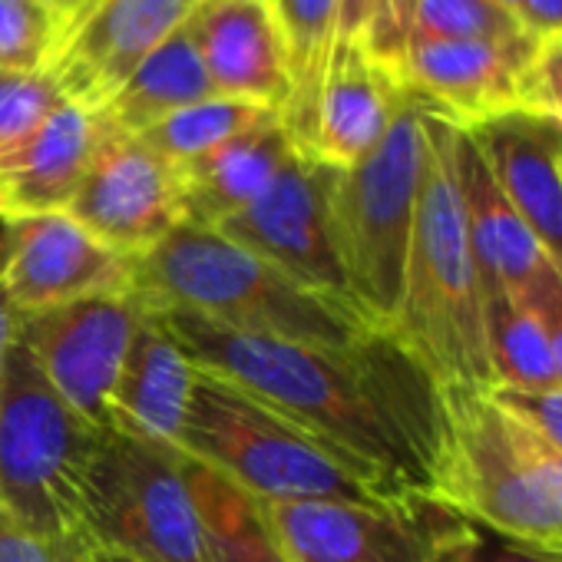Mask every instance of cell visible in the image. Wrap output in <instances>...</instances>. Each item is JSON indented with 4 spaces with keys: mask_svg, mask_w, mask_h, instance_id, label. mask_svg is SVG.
<instances>
[{
    "mask_svg": "<svg viewBox=\"0 0 562 562\" xmlns=\"http://www.w3.org/2000/svg\"><path fill=\"white\" fill-rule=\"evenodd\" d=\"M153 312L202 374L427 499L440 391L391 331L378 328L351 348H322L228 331L176 308Z\"/></svg>",
    "mask_w": 562,
    "mask_h": 562,
    "instance_id": "6da1fadb",
    "label": "cell"
},
{
    "mask_svg": "<svg viewBox=\"0 0 562 562\" xmlns=\"http://www.w3.org/2000/svg\"><path fill=\"white\" fill-rule=\"evenodd\" d=\"M424 176L391 335L437 391H493L483 292L453 169V123L424 113Z\"/></svg>",
    "mask_w": 562,
    "mask_h": 562,
    "instance_id": "7a4b0ae2",
    "label": "cell"
},
{
    "mask_svg": "<svg viewBox=\"0 0 562 562\" xmlns=\"http://www.w3.org/2000/svg\"><path fill=\"white\" fill-rule=\"evenodd\" d=\"M133 295L149 308H176L228 331L299 345L351 348L378 331L364 315L315 295L222 232L192 222L133 258Z\"/></svg>",
    "mask_w": 562,
    "mask_h": 562,
    "instance_id": "3957f363",
    "label": "cell"
},
{
    "mask_svg": "<svg viewBox=\"0 0 562 562\" xmlns=\"http://www.w3.org/2000/svg\"><path fill=\"white\" fill-rule=\"evenodd\" d=\"M437 506L516 546H562V453L496 391H440Z\"/></svg>",
    "mask_w": 562,
    "mask_h": 562,
    "instance_id": "277c9868",
    "label": "cell"
},
{
    "mask_svg": "<svg viewBox=\"0 0 562 562\" xmlns=\"http://www.w3.org/2000/svg\"><path fill=\"white\" fill-rule=\"evenodd\" d=\"M179 453L255 503L420 499L322 437L199 371Z\"/></svg>",
    "mask_w": 562,
    "mask_h": 562,
    "instance_id": "5b68a950",
    "label": "cell"
},
{
    "mask_svg": "<svg viewBox=\"0 0 562 562\" xmlns=\"http://www.w3.org/2000/svg\"><path fill=\"white\" fill-rule=\"evenodd\" d=\"M100 440L103 430L80 417L14 341L0 387V506L50 542L90 546L83 506Z\"/></svg>",
    "mask_w": 562,
    "mask_h": 562,
    "instance_id": "8992f818",
    "label": "cell"
},
{
    "mask_svg": "<svg viewBox=\"0 0 562 562\" xmlns=\"http://www.w3.org/2000/svg\"><path fill=\"white\" fill-rule=\"evenodd\" d=\"M424 106L404 93L384 139L351 169H335L328 209L355 305L378 328L394 325L424 176Z\"/></svg>",
    "mask_w": 562,
    "mask_h": 562,
    "instance_id": "52a82bcc",
    "label": "cell"
},
{
    "mask_svg": "<svg viewBox=\"0 0 562 562\" xmlns=\"http://www.w3.org/2000/svg\"><path fill=\"white\" fill-rule=\"evenodd\" d=\"M87 542L136 562H209L186 457L103 434L83 506Z\"/></svg>",
    "mask_w": 562,
    "mask_h": 562,
    "instance_id": "ba28073f",
    "label": "cell"
},
{
    "mask_svg": "<svg viewBox=\"0 0 562 562\" xmlns=\"http://www.w3.org/2000/svg\"><path fill=\"white\" fill-rule=\"evenodd\" d=\"M285 562H440L470 522L434 499L258 503Z\"/></svg>",
    "mask_w": 562,
    "mask_h": 562,
    "instance_id": "9c48e42d",
    "label": "cell"
},
{
    "mask_svg": "<svg viewBox=\"0 0 562 562\" xmlns=\"http://www.w3.org/2000/svg\"><path fill=\"white\" fill-rule=\"evenodd\" d=\"M331 176L335 169L295 153L248 209L218 222L215 232L292 274L315 295L364 315L351 299L331 235Z\"/></svg>",
    "mask_w": 562,
    "mask_h": 562,
    "instance_id": "30bf717a",
    "label": "cell"
},
{
    "mask_svg": "<svg viewBox=\"0 0 562 562\" xmlns=\"http://www.w3.org/2000/svg\"><path fill=\"white\" fill-rule=\"evenodd\" d=\"M143 318L136 295L87 299L41 315H21L18 341L47 384L97 430L110 434V394Z\"/></svg>",
    "mask_w": 562,
    "mask_h": 562,
    "instance_id": "8fae6325",
    "label": "cell"
},
{
    "mask_svg": "<svg viewBox=\"0 0 562 562\" xmlns=\"http://www.w3.org/2000/svg\"><path fill=\"white\" fill-rule=\"evenodd\" d=\"M0 289L18 315L133 295V258L103 245L67 212L4 222Z\"/></svg>",
    "mask_w": 562,
    "mask_h": 562,
    "instance_id": "7c38bea8",
    "label": "cell"
},
{
    "mask_svg": "<svg viewBox=\"0 0 562 562\" xmlns=\"http://www.w3.org/2000/svg\"><path fill=\"white\" fill-rule=\"evenodd\" d=\"M67 215L113 251L139 258L186 222L179 169L139 136L103 123L100 146Z\"/></svg>",
    "mask_w": 562,
    "mask_h": 562,
    "instance_id": "4fadbf2b",
    "label": "cell"
},
{
    "mask_svg": "<svg viewBox=\"0 0 562 562\" xmlns=\"http://www.w3.org/2000/svg\"><path fill=\"white\" fill-rule=\"evenodd\" d=\"M453 169L480 289H503L539 325L562 312V274L516 215L467 130L453 126Z\"/></svg>",
    "mask_w": 562,
    "mask_h": 562,
    "instance_id": "5bb4252c",
    "label": "cell"
},
{
    "mask_svg": "<svg viewBox=\"0 0 562 562\" xmlns=\"http://www.w3.org/2000/svg\"><path fill=\"white\" fill-rule=\"evenodd\" d=\"M199 4L202 0H93L64 31L47 67L64 100L97 113Z\"/></svg>",
    "mask_w": 562,
    "mask_h": 562,
    "instance_id": "9a60e30c",
    "label": "cell"
},
{
    "mask_svg": "<svg viewBox=\"0 0 562 562\" xmlns=\"http://www.w3.org/2000/svg\"><path fill=\"white\" fill-rule=\"evenodd\" d=\"M532 54L480 41L411 44L394 80L427 113L473 130L519 106V77Z\"/></svg>",
    "mask_w": 562,
    "mask_h": 562,
    "instance_id": "2e32d148",
    "label": "cell"
},
{
    "mask_svg": "<svg viewBox=\"0 0 562 562\" xmlns=\"http://www.w3.org/2000/svg\"><path fill=\"white\" fill-rule=\"evenodd\" d=\"M192 31L215 97L285 113L292 100L289 47L271 0H202Z\"/></svg>",
    "mask_w": 562,
    "mask_h": 562,
    "instance_id": "e0dca14e",
    "label": "cell"
},
{
    "mask_svg": "<svg viewBox=\"0 0 562 562\" xmlns=\"http://www.w3.org/2000/svg\"><path fill=\"white\" fill-rule=\"evenodd\" d=\"M467 133L516 215L562 274V130L513 110Z\"/></svg>",
    "mask_w": 562,
    "mask_h": 562,
    "instance_id": "ac0fdd59",
    "label": "cell"
},
{
    "mask_svg": "<svg viewBox=\"0 0 562 562\" xmlns=\"http://www.w3.org/2000/svg\"><path fill=\"white\" fill-rule=\"evenodd\" d=\"M195 381L199 368L186 358L159 315L143 305L139 328L110 394V430L179 453Z\"/></svg>",
    "mask_w": 562,
    "mask_h": 562,
    "instance_id": "d6986e66",
    "label": "cell"
},
{
    "mask_svg": "<svg viewBox=\"0 0 562 562\" xmlns=\"http://www.w3.org/2000/svg\"><path fill=\"white\" fill-rule=\"evenodd\" d=\"M401 100L397 80L364 47H338L299 153L328 169H351L384 139Z\"/></svg>",
    "mask_w": 562,
    "mask_h": 562,
    "instance_id": "ffe728a7",
    "label": "cell"
},
{
    "mask_svg": "<svg viewBox=\"0 0 562 562\" xmlns=\"http://www.w3.org/2000/svg\"><path fill=\"white\" fill-rule=\"evenodd\" d=\"M100 136V113L64 100L21 149L0 159V222L67 212Z\"/></svg>",
    "mask_w": 562,
    "mask_h": 562,
    "instance_id": "44dd1931",
    "label": "cell"
},
{
    "mask_svg": "<svg viewBox=\"0 0 562 562\" xmlns=\"http://www.w3.org/2000/svg\"><path fill=\"white\" fill-rule=\"evenodd\" d=\"M295 153L299 146L281 116H268L215 153L182 166L179 179L186 222L215 228L218 222L248 209Z\"/></svg>",
    "mask_w": 562,
    "mask_h": 562,
    "instance_id": "7402d4cb",
    "label": "cell"
},
{
    "mask_svg": "<svg viewBox=\"0 0 562 562\" xmlns=\"http://www.w3.org/2000/svg\"><path fill=\"white\" fill-rule=\"evenodd\" d=\"M209 97H215V90L202 67L192 18H189L166 44H159L126 77V83L97 113L116 133L139 136L153 130L156 123H162L166 116Z\"/></svg>",
    "mask_w": 562,
    "mask_h": 562,
    "instance_id": "603a6c76",
    "label": "cell"
},
{
    "mask_svg": "<svg viewBox=\"0 0 562 562\" xmlns=\"http://www.w3.org/2000/svg\"><path fill=\"white\" fill-rule=\"evenodd\" d=\"M483 292V325L493 391H546L559 387V371L546 328L516 305L503 289Z\"/></svg>",
    "mask_w": 562,
    "mask_h": 562,
    "instance_id": "cb8c5ba5",
    "label": "cell"
},
{
    "mask_svg": "<svg viewBox=\"0 0 562 562\" xmlns=\"http://www.w3.org/2000/svg\"><path fill=\"white\" fill-rule=\"evenodd\" d=\"M186 473L199 503L209 562H285L255 499L192 460H186Z\"/></svg>",
    "mask_w": 562,
    "mask_h": 562,
    "instance_id": "d4e9b609",
    "label": "cell"
},
{
    "mask_svg": "<svg viewBox=\"0 0 562 562\" xmlns=\"http://www.w3.org/2000/svg\"><path fill=\"white\" fill-rule=\"evenodd\" d=\"M268 116H281V113L255 106V103H245V100L209 97V100H199V103L166 116L153 130L139 133V139L153 153H159L169 166L182 169V166L215 153L228 139L241 136L245 130L265 123Z\"/></svg>",
    "mask_w": 562,
    "mask_h": 562,
    "instance_id": "484cf974",
    "label": "cell"
},
{
    "mask_svg": "<svg viewBox=\"0 0 562 562\" xmlns=\"http://www.w3.org/2000/svg\"><path fill=\"white\" fill-rule=\"evenodd\" d=\"M437 41H480L509 50H536L539 44L493 0H414L407 47ZM404 47V50H407Z\"/></svg>",
    "mask_w": 562,
    "mask_h": 562,
    "instance_id": "4316f807",
    "label": "cell"
},
{
    "mask_svg": "<svg viewBox=\"0 0 562 562\" xmlns=\"http://www.w3.org/2000/svg\"><path fill=\"white\" fill-rule=\"evenodd\" d=\"M60 37L54 0H0V70H47Z\"/></svg>",
    "mask_w": 562,
    "mask_h": 562,
    "instance_id": "83f0119b",
    "label": "cell"
},
{
    "mask_svg": "<svg viewBox=\"0 0 562 562\" xmlns=\"http://www.w3.org/2000/svg\"><path fill=\"white\" fill-rule=\"evenodd\" d=\"M60 103L50 70H0V159L21 149Z\"/></svg>",
    "mask_w": 562,
    "mask_h": 562,
    "instance_id": "f1b7e54d",
    "label": "cell"
},
{
    "mask_svg": "<svg viewBox=\"0 0 562 562\" xmlns=\"http://www.w3.org/2000/svg\"><path fill=\"white\" fill-rule=\"evenodd\" d=\"M562 130V41L539 44L519 77V106Z\"/></svg>",
    "mask_w": 562,
    "mask_h": 562,
    "instance_id": "f546056e",
    "label": "cell"
},
{
    "mask_svg": "<svg viewBox=\"0 0 562 562\" xmlns=\"http://www.w3.org/2000/svg\"><path fill=\"white\" fill-rule=\"evenodd\" d=\"M411 11H414V0H374V14H371V27H368V37H364V50L391 77L397 74L404 47H407Z\"/></svg>",
    "mask_w": 562,
    "mask_h": 562,
    "instance_id": "4dcf8cb0",
    "label": "cell"
},
{
    "mask_svg": "<svg viewBox=\"0 0 562 562\" xmlns=\"http://www.w3.org/2000/svg\"><path fill=\"white\" fill-rule=\"evenodd\" d=\"M90 546H60L24 529L0 506V562H80Z\"/></svg>",
    "mask_w": 562,
    "mask_h": 562,
    "instance_id": "1f68e13d",
    "label": "cell"
},
{
    "mask_svg": "<svg viewBox=\"0 0 562 562\" xmlns=\"http://www.w3.org/2000/svg\"><path fill=\"white\" fill-rule=\"evenodd\" d=\"M440 562H549V559L532 546H516L467 526V532L443 552Z\"/></svg>",
    "mask_w": 562,
    "mask_h": 562,
    "instance_id": "d6a6232c",
    "label": "cell"
},
{
    "mask_svg": "<svg viewBox=\"0 0 562 562\" xmlns=\"http://www.w3.org/2000/svg\"><path fill=\"white\" fill-rule=\"evenodd\" d=\"M562 453V384L546 391H496Z\"/></svg>",
    "mask_w": 562,
    "mask_h": 562,
    "instance_id": "836d02e7",
    "label": "cell"
},
{
    "mask_svg": "<svg viewBox=\"0 0 562 562\" xmlns=\"http://www.w3.org/2000/svg\"><path fill=\"white\" fill-rule=\"evenodd\" d=\"M519 24L536 44L562 41V0H519Z\"/></svg>",
    "mask_w": 562,
    "mask_h": 562,
    "instance_id": "e575fe53",
    "label": "cell"
},
{
    "mask_svg": "<svg viewBox=\"0 0 562 562\" xmlns=\"http://www.w3.org/2000/svg\"><path fill=\"white\" fill-rule=\"evenodd\" d=\"M374 14V0H338V34H335V50L338 47H364L368 27Z\"/></svg>",
    "mask_w": 562,
    "mask_h": 562,
    "instance_id": "d590c367",
    "label": "cell"
},
{
    "mask_svg": "<svg viewBox=\"0 0 562 562\" xmlns=\"http://www.w3.org/2000/svg\"><path fill=\"white\" fill-rule=\"evenodd\" d=\"M18 325H21V315L11 305V299L4 295V289H0V387H4L8 358H11V348L18 341Z\"/></svg>",
    "mask_w": 562,
    "mask_h": 562,
    "instance_id": "8d00e7d4",
    "label": "cell"
},
{
    "mask_svg": "<svg viewBox=\"0 0 562 562\" xmlns=\"http://www.w3.org/2000/svg\"><path fill=\"white\" fill-rule=\"evenodd\" d=\"M549 345H552V358H555V371H559V384H562V312H555L546 325Z\"/></svg>",
    "mask_w": 562,
    "mask_h": 562,
    "instance_id": "74e56055",
    "label": "cell"
},
{
    "mask_svg": "<svg viewBox=\"0 0 562 562\" xmlns=\"http://www.w3.org/2000/svg\"><path fill=\"white\" fill-rule=\"evenodd\" d=\"M80 562H136V559H126V555H120V552H106V549L90 546V549L83 552V559H80Z\"/></svg>",
    "mask_w": 562,
    "mask_h": 562,
    "instance_id": "f35d334b",
    "label": "cell"
},
{
    "mask_svg": "<svg viewBox=\"0 0 562 562\" xmlns=\"http://www.w3.org/2000/svg\"><path fill=\"white\" fill-rule=\"evenodd\" d=\"M90 4H93V0H67V11H64V18H67V27H70V24H74V21L83 14ZM67 27H64V31H67Z\"/></svg>",
    "mask_w": 562,
    "mask_h": 562,
    "instance_id": "ab89813d",
    "label": "cell"
},
{
    "mask_svg": "<svg viewBox=\"0 0 562 562\" xmlns=\"http://www.w3.org/2000/svg\"><path fill=\"white\" fill-rule=\"evenodd\" d=\"M493 4H496V8H503L509 18H516V21H519V0H493Z\"/></svg>",
    "mask_w": 562,
    "mask_h": 562,
    "instance_id": "60d3db41",
    "label": "cell"
},
{
    "mask_svg": "<svg viewBox=\"0 0 562 562\" xmlns=\"http://www.w3.org/2000/svg\"><path fill=\"white\" fill-rule=\"evenodd\" d=\"M532 549H539V546H532ZM549 562H562V546H549V549H539Z\"/></svg>",
    "mask_w": 562,
    "mask_h": 562,
    "instance_id": "b9f144b4",
    "label": "cell"
},
{
    "mask_svg": "<svg viewBox=\"0 0 562 562\" xmlns=\"http://www.w3.org/2000/svg\"><path fill=\"white\" fill-rule=\"evenodd\" d=\"M54 4H57V8H60V14H64V11H67V0H54ZM64 27H67V18H64Z\"/></svg>",
    "mask_w": 562,
    "mask_h": 562,
    "instance_id": "7bdbcfd3",
    "label": "cell"
}]
</instances>
